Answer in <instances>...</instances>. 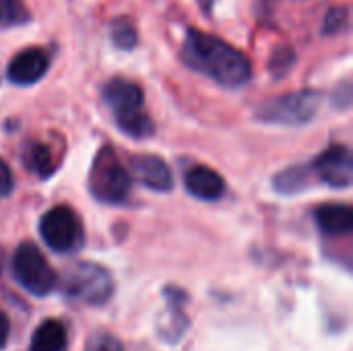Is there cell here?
<instances>
[{"mask_svg":"<svg viewBox=\"0 0 353 351\" xmlns=\"http://www.w3.org/2000/svg\"><path fill=\"white\" fill-rule=\"evenodd\" d=\"M182 60L192 70L230 89L246 85L252 77L250 60L240 50L199 29H188L182 43Z\"/></svg>","mask_w":353,"mask_h":351,"instance_id":"cell-1","label":"cell"},{"mask_svg":"<svg viewBox=\"0 0 353 351\" xmlns=\"http://www.w3.org/2000/svg\"><path fill=\"white\" fill-rule=\"evenodd\" d=\"M143 99L145 95L141 85L126 79H112L103 87V101L112 110L118 128L132 139H145L155 130L143 110Z\"/></svg>","mask_w":353,"mask_h":351,"instance_id":"cell-2","label":"cell"},{"mask_svg":"<svg viewBox=\"0 0 353 351\" xmlns=\"http://www.w3.org/2000/svg\"><path fill=\"white\" fill-rule=\"evenodd\" d=\"M56 285H60L68 300L85 306H101L114 294L112 275L95 263H74L66 267Z\"/></svg>","mask_w":353,"mask_h":351,"instance_id":"cell-3","label":"cell"},{"mask_svg":"<svg viewBox=\"0 0 353 351\" xmlns=\"http://www.w3.org/2000/svg\"><path fill=\"white\" fill-rule=\"evenodd\" d=\"M323 103V95L316 89H300L265 101L256 110V120L277 126H304L308 124Z\"/></svg>","mask_w":353,"mask_h":351,"instance_id":"cell-4","label":"cell"},{"mask_svg":"<svg viewBox=\"0 0 353 351\" xmlns=\"http://www.w3.org/2000/svg\"><path fill=\"white\" fill-rule=\"evenodd\" d=\"M132 188V178L118 161L112 147L99 149L93 159V168L89 174V190L99 203L120 205L128 199Z\"/></svg>","mask_w":353,"mask_h":351,"instance_id":"cell-5","label":"cell"},{"mask_svg":"<svg viewBox=\"0 0 353 351\" xmlns=\"http://www.w3.org/2000/svg\"><path fill=\"white\" fill-rule=\"evenodd\" d=\"M12 275L17 283L29 292L31 296L43 298L54 292L58 283V275L39 252V248L31 242H23L12 254Z\"/></svg>","mask_w":353,"mask_h":351,"instance_id":"cell-6","label":"cell"},{"mask_svg":"<svg viewBox=\"0 0 353 351\" xmlns=\"http://www.w3.org/2000/svg\"><path fill=\"white\" fill-rule=\"evenodd\" d=\"M39 234L43 242L60 254H68L83 244V225L77 213L64 205L50 209L39 221Z\"/></svg>","mask_w":353,"mask_h":351,"instance_id":"cell-7","label":"cell"},{"mask_svg":"<svg viewBox=\"0 0 353 351\" xmlns=\"http://www.w3.org/2000/svg\"><path fill=\"white\" fill-rule=\"evenodd\" d=\"M310 170L316 178L331 188H350L353 180V159L350 147L335 145L314 159Z\"/></svg>","mask_w":353,"mask_h":351,"instance_id":"cell-8","label":"cell"},{"mask_svg":"<svg viewBox=\"0 0 353 351\" xmlns=\"http://www.w3.org/2000/svg\"><path fill=\"white\" fill-rule=\"evenodd\" d=\"M50 66V58L43 50L39 48H27L21 50L8 64L6 68V77L10 83L21 85V87H29L33 83H37Z\"/></svg>","mask_w":353,"mask_h":351,"instance_id":"cell-9","label":"cell"},{"mask_svg":"<svg viewBox=\"0 0 353 351\" xmlns=\"http://www.w3.org/2000/svg\"><path fill=\"white\" fill-rule=\"evenodd\" d=\"M130 170H132V176L149 190L168 192L174 186V178H172L168 163L157 155H132Z\"/></svg>","mask_w":353,"mask_h":351,"instance_id":"cell-10","label":"cell"},{"mask_svg":"<svg viewBox=\"0 0 353 351\" xmlns=\"http://www.w3.org/2000/svg\"><path fill=\"white\" fill-rule=\"evenodd\" d=\"M186 190L201 201H217L225 192L223 178L207 166H194L184 174Z\"/></svg>","mask_w":353,"mask_h":351,"instance_id":"cell-11","label":"cell"},{"mask_svg":"<svg viewBox=\"0 0 353 351\" xmlns=\"http://www.w3.org/2000/svg\"><path fill=\"white\" fill-rule=\"evenodd\" d=\"M314 221L325 236H345L353 228V211L347 205H321L314 209Z\"/></svg>","mask_w":353,"mask_h":351,"instance_id":"cell-12","label":"cell"},{"mask_svg":"<svg viewBox=\"0 0 353 351\" xmlns=\"http://www.w3.org/2000/svg\"><path fill=\"white\" fill-rule=\"evenodd\" d=\"M66 343H68L66 327L56 319H48L33 331L29 351H64Z\"/></svg>","mask_w":353,"mask_h":351,"instance_id":"cell-13","label":"cell"},{"mask_svg":"<svg viewBox=\"0 0 353 351\" xmlns=\"http://www.w3.org/2000/svg\"><path fill=\"white\" fill-rule=\"evenodd\" d=\"M308 180H310V168L296 166V168H288L281 174H277L273 184H275V190L281 194H296L306 188Z\"/></svg>","mask_w":353,"mask_h":351,"instance_id":"cell-14","label":"cell"},{"mask_svg":"<svg viewBox=\"0 0 353 351\" xmlns=\"http://www.w3.org/2000/svg\"><path fill=\"white\" fill-rule=\"evenodd\" d=\"M25 163H27V168L31 172H35L41 178H48L54 172L52 155H50L48 147H43L39 143H33V145L27 147V151H25Z\"/></svg>","mask_w":353,"mask_h":351,"instance_id":"cell-15","label":"cell"},{"mask_svg":"<svg viewBox=\"0 0 353 351\" xmlns=\"http://www.w3.org/2000/svg\"><path fill=\"white\" fill-rule=\"evenodd\" d=\"M29 21L23 0H0V27H17Z\"/></svg>","mask_w":353,"mask_h":351,"instance_id":"cell-16","label":"cell"},{"mask_svg":"<svg viewBox=\"0 0 353 351\" xmlns=\"http://www.w3.org/2000/svg\"><path fill=\"white\" fill-rule=\"evenodd\" d=\"M112 39L118 48L122 50H132L137 46V31L132 27V23H128L126 19H118L112 25Z\"/></svg>","mask_w":353,"mask_h":351,"instance_id":"cell-17","label":"cell"},{"mask_svg":"<svg viewBox=\"0 0 353 351\" xmlns=\"http://www.w3.org/2000/svg\"><path fill=\"white\" fill-rule=\"evenodd\" d=\"M85 351H124L122 343L118 341V337H114L112 333H95L89 341Z\"/></svg>","mask_w":353,"mask_h":351,"instance_id":"cell-18","label":"cell"},{"mask_svg":"<svg viewBox=\"0 0 353 351\" xmlns=\"http://www.w3.org/2000/svg\"><path fill=\"white\" fill-rule=\"evenodd\" d=\"M345 25H347V8L345 6H337V8H331L327 12L323 31L325 33H339Z\"/></svg>","mask_w":353,"mask_h":351,"instance_id":"cell-19","label":"cell"},{"mask_svg":"<svg viewBox=\"0 0 353 351\" xmlns=\"http://www.w3.org/2000/svg\"><path fill=\"white\" fill-rule=\"evenodd\" d=\"M12 186H14L12 172H10V168L6 166V161L0 159V197H8V194L12 192Z\"/></svg>","mask_w":353,"mask_h":351,"instance_id":"cell-20","label":"cell"},{"mask_svg":"<svg viewBox=\"0 0 353 351\" xmlns=\"http://www.w3.org/2000/svg\"><path fill=\"white\" fill-rule=\"evenodd\" d=\"M350 101H352V85H341V89L333 95V103L335 106H341V108H350Z\"/></svg>","mask_w":353,"mask_h":351,"instance_id":"cell-21","label":"cell"},{"mask_svg":"<svg viewBox=\"0 0 353 351\" xmlns=\"http://www.w3.org/2000/svg\"><path fill=\"white\" fill-rule=\"evenodd\" d=\"M8 335H10V323H8V317L0 310V350L6 345Z\"/></svg>","mask_w":353,"mask_h":351,"instance_id":"cell-22","label":"cell"},{"mask_svg":"<svg viewBox=\"0 0 353 351\" xmlns=\"http://www.w3.org/2000/svg\"><path fill=\"white\" fill-rule=\"evenodd\" d=\"M199 2H201V8H203V12L211 14V10H213V4H215V0H199Z\"/></svg>","mask_w":353,"mask_h":351,"instance_id":"cell-23","label":"cell"}]
</instances>
